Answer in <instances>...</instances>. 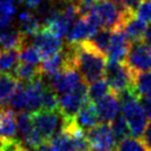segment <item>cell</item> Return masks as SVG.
I'll use <instances>...</instances> for the list:
<instances>
[{"instance_id":"obj_18","label":"cell","mask_w":151,"mask_h":151,"mask_svg":"<svg viewBox=\"0 0 151 151\" xmlns=\"http://www.w3.org/2000/svg\"><path fill=\"white\" fill-rule=\"evenodd\" d=\"M19 31L24 37H33L43 28V23L33 12L24 10L19 16Z\"/></svg>"},{"instance_id":"obj_22","label":"cell","mask_w":151,"mask_h":151,"mask_svg":"<svg viewBox=\"0 0 151 151\" xmlns=\"http://www.w3.org/2000/svg\"><path fill=\"white\" fill-rule=\"evenodd\" d=\"M113 30L107 29V28H101L96 33L93 35L92 38L87 40L91 43L93 47H95L97 51L101 52L103 54H107L109 44H110V39H111Z\"/></svg>"},{"instance_id":"obj_37","label":"cell","mask_w":151,"mask_h":151,"mask_svg":"<svg viewBox=\"0 0 151 151\" xmlns=\"http://www.w3.org/2000/svg\"><path fill=\"white\" fill-rule=\"evenodd\" d=\"M62 1H64V2H68V1H72V0H62Z\"/></svg>"},{"instance_id":"obj_7","label":"cell","mask_w":151,"mask_h":151,"mask_svg":"<svg viewBox=\"0 0 151 151\" xmlns=\"http://www.w3.org/2000/svg\"><path fill=\"white\" fill-rule=\"evenodd\" d=\"M59 116H61V114L58 111H49L45 109L32 111V126L43 142L50 140L55 134L59 127Z\"/></svg>"},{"instance_id":"obj_27","label":"cell","mask_w":151,"mask_h":151,"mask_svg":"<svg viewBox=\"0 0 151 151\" xmlns=\"http://www.w3.org/2000/svg\"><path fill=\"white\" fill-rule=\"evenodd\" d=\"M19 60L20 62L32 65H39L41 61V55L37 50V47L33 45H24L19 51Z\"/></svg>"},{"instance_id":"obj_35","label":"cell","mask_w":151,"mask_h":151,"mask_svg":"<svg viewBox=\"0 0 151 151\" xmlns=\"http://www.w3.org/2000/svg\"><path fill=\"white\" fill-rule=\"evenodd\" d=\"M42 0H19V2H22L25 7L29 9H35L38 8Z\"/></svg>"},{"instance_id":"obj_21","label":"cell","mask_w":151,"mask_h":151,"mask_svg":"<svg viewBox=\"0 0 151 151\" xmlns=\"http://www.w3.org/2000/svg\"><path fill=\"white\" fill-rule=\"evenodd\" d=\"M132 88L138 97H151V71L134 74Z\"/></svg>"},{"instance_id":"obj_10","label":"cell","mask_w":151,"mask_h":151,"mask_svg":"<svg viewBox=\"0 0 151 151\" xmlns=\"http://www.w3.org/2000/svg\"><path fill=\"white\" fill-rule=\"evenodd\" d=\"M32 45L37 47L41 59L49 58L51 55L59 53L63 50L62 38H60L43 27L37 34L33 35Z\"/></svg>"},{"instance_id":"obj_38","label":"cell","mask_w":151,"mask_h":151,"mask_svg":"<svg viewBox=\"0 0 151 151\" xmlns=\"http://www.w3.org/2000/svg\"><path fill=\"white\" fill-rule=\"evenodd\" d=\"M114 1H116V2H118V0H114Z\"/></svg>"},{"instance_id":"obj_19","label":"cell","mask_w":151,"mask_h":151,"mask_svg":"<svg viewBox=\"0 0 151 151\" xmlns=\"http://www.w3.org/2000/svg\"><path fill=\"white\" fill-rule=\"evenodd\" d=\"M19 83L20 82L12 74L0 72V107L10 101Z\"/></svg>"},{"instance_id":"obj_2","label":"cell","mask_w":151,"mask_h":151,"mask_svg":"<svg viewBox=\"0 0 151 151\" xmlns=\"http://www.w3.org/2000/svg\"><path fill=\"white\" fill-rule=\"evenodd\" d=\"M120 103V110L129 126L131 136L141 138L148 125V118L140 105L139 97L130 87L120 93H117Z\"/></svg>"},{"instance_id":"obj_4","label":"cell","mask_w":151,"mask_h":151,"mask_svg":"<svg viewBox=\"0 0 151 151\" xmlns=\"http://www.w3.org/2000/svg\"><path fill=\"white\" fill-rule=\"evenodd\" d=\"M87 88V83L82 82L74 91L60 95V114L62 116V126L74 122L76 113L88 98Z\"/></svg>"},{"instance_id":"obj_13","label":"cell","mask_w":151,"mask_h":151,"mask_svg":"<svg viewBox=\"0 0 151 151\" xmlns=\"http://www.w3.org/2000/svg\"><path fill=\"white\" fill-rule=\"evenodd\" d=\"M98 122L99 118L97 115L95 104L89 98H87L76 113L74 117V124L78 129L86 134L96 125H98Z\"/></svg>"},{"instance_id":"obj_6","label":"cell","mask_w":151,"mask_h":151,"mask_svg":"<svg viewBox=\"0 0 151 151\" xmlns=\"http://www.w3.org/2000/svg\"><path fill=\"white\" fill-rule=\"evenodd\" d=\"M46 76L47 86L51 87L58 95H63L74 91L82 83V76L78 70L73 65L64 67L62 71Z\"/></svg>"},{"instance_id":"obj_34","label":"cell","mask_w":151,"mask_h":151,"mask_svg":"<svg viewBox=\"0 0 151 151\" xmlns=\"http://www.w3.org/2000/svg\"><path fill=\"white\" fill-rule=\"evenodd\" d=\"M142 140L143 142L146 143V146L149 148V150L151 149V120L148 122L147 127H146V130L142 134Z\"/></svg>"},{"instance_id":"obj_39","label":"cell","mask_w":151,"mask_h":151,"mask_svg":"<svg viewBox=\"0 0 151 151\" xmlns=\"http://www.w3.org/2000/svg\"><path fill=\"white\" fill-rule=\"evenodd\" d=\"M89 1H94V0H89Z\"/></svg>"},{"instance_id":"obj_16","label":"cell","mask_w":151,"mask_h":151,"mask_svg":"<svg viewBox=\"0 0 151 151\" xmlns=\"http://www.w3.org/2000/svg\"><path fill=\"white\" fill-rule=\"evenodd\" d=\"M17 116L12 108L0 107V139H12L17 132Z\"/></svg>"},{"instance_id":"obj_11","label":"cell","mask_w":151,"mask_h":151,"mask_svg":"<svg viewBox=\"0 0 151 151\" xmlns=\"http://www.w3.org/2000/svg\"><path fill=\"white\" fill-rule=\"evenodd\" d=\"M99 29L101 28L98 27V24L89 16L80 17L66 35L67 43L73 44L89 40Z\"/></svg>"},{"instance_id":"obj_15","label":"cell","mask_w":151,"mask_h":151,"mask_svg":"<svg viewBox=\"0 0 151 151\" xmlns=\"http://www.w3.org/2000/svg\"><path fill=\"white\" fill-rule=\"evenodd\" d=\"M120 29L130 43H136L143 40L147 25L146 22L136 17L134 13H129L120 25Z\"/></svg>"},{"instance_id":"obj_25","label":"cell","mask_w":151,"mask_h":151,"mask_svg":"<svg viewBox=\"0 0 151 151\" xmlns=\"http://www.w3.org/2000/svg\"><path fill=\"white\" fill-rule=\"evenodd\" d=\"M109 124H110L113 134L115 136V139H116L117 142H119L122 139L131 136L129 126H128L125 117L122 116V114H119L118 116H116Z\"/></svg>"},{"instance_id":"obj_1","label":"cell","mask_w":151,"mask_h":151,"mask_svg":"<svg viewBox=\"0 0 151 151\" xmlns=\"http://www.w3.org/2000/svg\"><path fill=\"white\" fill-rule=\"evenodd\" d=\"M72 46L74 64L85 83L91 84L105 75L106 55L91 45L87 40L80 43H67Z\"/></svg>"},{"instance_id":"obj_8","label":"cell","mask_w":151,"mask_h":151,"mask_svg":"<svg viewBox=\"0 0 151 151\" xmlns=\"http://www.w3.org/2000/svg\"><path fill=\"white\" fill-rule=\"evenodd\" d=\"M91 151H114L116 149V139L108 122H101L86 132Z\"/></svg>"},{"instance_id":"obj_20","label":"cell","mask_w":151,"mask_h":151,"mask_svg":"<svg viewBox=\"0 0 151 151\" xmlns=\"http://www.w3.org/2000/svg\"><path fill=\"white\" fill-rule=\"evenodd\" d=\"M12 75L17 78L20 83H30L33 80L42 76V72L40 68V65H32L27 64L23 62H19L17 67L12 72Z\"/></svg>"},{"instance_id":"obj_14","label":"cell","mask_w":151,"mask_h":151,"mask_svg":"<svg viewBox=\"0 0 151 151\" xmlns=\"http://www.w3.org/2000/svg\"><path fill=\"white\" fill-rule=\"evenodd\" d=\"M96 111L101 122H110L119 115L120 103L116 93L110 92L95 103Z\"/></svg>"},{"instance_id":"obj_17","label":"cell","mask_w":151,"mask_h":151,"mask_svg":"<svg viewBox=\"0 0 151 151\" xmlns=\"http://www.w3.org/2000/svg\"><path fill=\"white\" fill-rule=\"evenodd\" d=\"M25 38L19 30L7 29L0 31V52L1 51H20L25 45Z\"/></svg>"},{"instance_id":"obj_32","label":"cell","mask_w":151,"mask_h":151,"mask_svg":"<svg viewBox=\"0 0 151 151\" xmlns=\"http://www.w3.org/2000/svg\"><path fill=\"white\" fill-rule=\"evenodd\" d=\"M142 0H118V4L127 13H134Z\"/></svg>"},{"instance_id":"obj_31","label":"cell","mask_w":151,"mask_h":151,"mask_svg":"<svg viewBox=\"0 0 151 151\" xmlns=\"http://www.w3.org/2000/svg\"><path fill=\"white\" fill-rule=\"evenodd\" d=\"M134 16L146 23L151 22V0H142L134 11Z\"/></svg>"},{"instance_id":"obj_36","label":"cell","mask_w":151,"mask_h":151,"mask_svg":"<svg viewBox=\"0 0 151 151\" xmlns=\"http://www.w3.org/2000/svg\"><path fill=\"white\" fill-rule=\"evenodd\" d=\"M142 41L145 43H147L148 45L151 46V24L149 27H147V30H146V33H145Z\"/></svg>"},{"instance_id":"obj_12","label":"cell","mask_w":151,"mask_h":151,"mask_svg":"<svg viewBox=\"0 0 151 151\" xmlns=\"http://www.w3.org/2000/svg\"><path fill=\"white\" fill-rule=\"evenodd\" d=\"M131 43L128 41L120 28L113 30L110 44L107 51V61L108 62H125Z\"/></svg>"},{"instance_id":"obj_23","label":"cell","mask_w":151,"mask_h":151,"mask_svg":"<svg viewBox=\"0 0 151 151\" xmlns=\"http://www.w3.org/2000/svg\"><path fill=\"white\" fill-rule=\"evenodd\" d=\"M111 92V89L109 87V84L107 83L105 77H101L99 80L95 81L89 84L87 88V97L92 101L96 103L101 98L106 96L108 93Z\"/></svg>"},{"instance_id":"obj_9","label":"cell","mask_w":151,"mask_h":151,"mask_svg":"<svg viewBox=\"0 0 151 151\" xmlns=\"http://www.w3.org/2000/svg\"><path fill=\"white\" fill-rule=\"evenodd\" d=\"M125 62L134 74L151 71V46L143 41L131 43Z\"/></svg>"},{"instance_id":"obj_24","label":"cell","mask_w":151,"mask_h":151,"mask_svg":"<svg viewBox=\"0 0 151 151\" xmlns=\"http://www.w3.org/2000/svg\"><path fill=\"white\" fill-rule=\"evenodd\" d=\"M19 51H1L0 52V72L10 73L19 64Z\"/></svg>"},{"instance_id":"obj_30","label":"cell","mask_w":151,"mask_h":151,"mask_svg":"<svg viewBox=\"0 0 151 151\" xmlns=\"http://www.w3.org/2000/svg\"><path fill=\"white\" fill-rule=\"evenodd\" d=\"M17 2L19 0H0V17L12 19L17 12Z\"/></svg>"},{"instance_id":"obj_3","label":"cell","mask_w":151,"mask_h":151,"mask_svg":"<svg viewBox=\"0 0 151 151\" xmlns=\"http://www.w3.org/2000/svg\"><path fill=\"white\" fill-rule=\"evenodd\" d=\"M127 13L120 4L114 0H94L89 17L96 22L99 28L117 29L120 28L127 17Z\"/></svg>"},{"instance_id":"obj_28","label":"cell","mask_w":151,"mask_h":151,"mask_svg":"<svg viewBox=\"0 0 151 151\" xmlns=\"http://www.w3.org/2000/svg\"><path fill=\"white\" fill-rule=\"evenodd\" d=\"M17 129L22 139H24L27 136H29L33 131L31 114L27 113V111L19 113V115L17 116Z\"/></svg>"},{"instance_id":"obj_29","label":"cell","mask_w":151,"mask_h":151,"mask_svg":"<svg viewBox=\"0 0 151 151\" xmlns=\"http://www.w3.org/2000/svg\"><path fill=\"white\" fill-rule=\"evenodd\" d=\"M41 108L49 110V111H58L60 113V99L58 94L51 87H46L44 95H43L42 105Z\"/></svg>"},{"instance_id":"obj_40","label":"cell","mask_w":151,"mask_h":151,"mask_svg":"<svg viewBox=\"0 0 151 151\" xmlns=\"http://www.w3.org/2000/svg\"><path fill=\"white\" fill-rule=\"evenodd\" d=\"M149 151H151V149H150V150H149Z\"/></svg>"},{"instance_id":"obj_26","label":"cell","mask_w":151,"mask_h":151,"mask_svg":"<svg viewBox=\"0 0 151 151\" xmlns=\"http://www.w3.org/2000/svg\"><path fill=\"white\" fill-rule=\"evenodd\" d=\"M115 151H149V148L140 138L129 136L117 142Z\"/></svg>"},{"instance_id":"obj_33","label":"cell","mask_w":151,"mask_h":151,"mask_svg":"<svg viewBox=\"0 0 151 151\" xmlns=\"http://www.w3.org/2000/svg\"><path fill=\"white\" fill-rule=\"evenodd\" d=\"M140 105L147 116L148 120H151V97H139Z\"/></svg>"},{"instance_id":"obj_5","label":"cell","mask_w":151,"mask_h":151,"mask_svg":"<svg viewBox=\"0 0 151 151\" xmlns=\"http://www.w3.org/2000/svg\"><path fill=\"white\" fill-rule=\"evenodd\" d=\"M134 72L130 70L126 62H108L106 65L105 75L109 87L114 93H120L127 88L132 87Z\"/></svg>"}]
</instances>
